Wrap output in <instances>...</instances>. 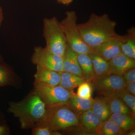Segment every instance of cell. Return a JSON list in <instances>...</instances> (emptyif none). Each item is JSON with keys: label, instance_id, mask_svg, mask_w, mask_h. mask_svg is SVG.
<instances>
[{"label": "cell", "instance_id": "6da1fadb", "mask_svg": "<svg viewBox=\"0 0 135 135\" xmlns=\"http://www.w3.org/2000/svg\"><path fill=\"white\" fill-rule=\"evenodd\" d=\"M116 25V21L110 19L107 14L93 13L86 22L77 24V27L83 41L92 49L119 36L115 31Z\"/></svg>", "mask_w": 135, "mask_h": 135}, {"label": "cell", "instance_id": "7a4b0ae2", "mask_svg": "<svg viewBox=\"0 0 135 135\" xmlns=\"http://www.w3.org/2000/svg\"><path fill=\"white\" fill-rule=\"evenodd\" d=\"M8 111L17 118L22 129L32 128L42 121L47 106L41 98L33 92L18 102H11Z\"/></svg>", "mask_w": 135, "mask_h": 135}, {"label": "cell", "instance_id": "3957f363", "mask_svg": "<svg viewBox=\"0 0 135 135\" xmlns=\"http://www.w3.org/2000/svg\"><path fill=\"white\" fill-rule=\"evenodd\" d=\"M79 122L75 112L67 104H64L47 107L45 117L38 126L43 125L48 127L52 131H58L77 126Z\"/></svg>", "mask_w": 135, "mask_h": 135}, {"label": "cell", "instance_id": "277c9868", "mask_svg": "<svg viewBox=\"0 0 135 135\" xmlns=\"http://www.w3.org/2000/svg\"><path fill=\"white\" fill-rule=\"evenodd\" d=\"M43 36L46 42L45 48L51 53L63 57L67 43L56 17L44 19Z\"/></svg>", "mask_w": 135, "mask_h": 135}, {"label": "cell", "instance_id": "5b68a950", "mask_svg": "<svg viewBox=\"0 0 135 135\" xmlns=\"http://www.w3.org/2000/svg\"><path fill=\"white\" fill-rule=\"evenodd\" d=\"M66 16L60 22L67 43L77 54L93 53L91 48L86 44L81 38L77 27V16L74 11H67Z\"/></svg>", "mask_w": 135, "mask_h": 135}, {"label": "cell", "instance_id": "8992f818", "mask_svg": "<svg viewBox=\"0 0 135 135\" xmlns=\"http://www.w3.org/2000/svg\"><path fill=\"white\" fill-rule=\"evenodd\" d=\"M33 92L46 104L47 107L67 104L74 94L60 85L52 86L34 82Z\"/></svg>", "mask_w": 135, "mask_h": 135}, {"label": "cell", "instance_id": "52a82bcc", "mask_svg": "<svg viewBox=\"0 0 135 135\" xmlns=\"http://www.w3.org/2000/svg\"><path fill=\"white\" fill-rule=\"evenodd\" d=\"M90 83L92 88L105 97L115 95L123 89L126 82L123 76L110 74L95 78Z\"/></svg>", "mask_w": 135, "mask_h": 135}, {"label": "cell", "instance_id": "ba28073f", "mask_svg": "<svg viewBox=\"0 0 135 135\" xmlns=\"http://www.w3.org/2000/svg\"><path fill=\"white\" fill-rule=\"evenodd\" d=\"M31 61L36 65L58 72L64 71L62 57L51 53L45 47H35Z\"/></svg>", "mask_w": 135, "mask_h": 135}, {"label": "cell", "instance_id": "9c48e42d", "mask_svg": "<svg viewBox=\"0 0 135 135\" xmlns=\"http://www.w3.org/2000/svg\"><path fill=\"white\" fill-rule=\"evenodd\" d=\"M121 35L115 38L107 41L92 49L93 53L109 61L114 57L121 53L120 40Z\"/></svg>", "mask_w": 135, "mask_h": 135}, {"label": "cell", "instance_id": "30bf717a", "mask_svg": "<svg viewBox=\"0 0 135 135\" xmlns=\"http://www.w3.org/2000/svg\"><path fill=\"white\" fill-rule=\"evenodd\" d=\"M110 74L122 76L126 71L135 67L134 59L120 53L109 61Z\"/></svg>", "mask_w": 135, "mask_h": 135}, {"label": "cell", "instance_id": "8fae6325", "mask_svg": "<svg viewBox=\"0 0 135 135\" xmlns=\"http://www.w3.org/2000/svg\"><path fill=\"white\" fill-rule=\"evenodd\" d=\"M34 82L52 86L59 85L61 79L60 72L39 65H36V71L34 75Z\"/></svg>", "mask_w": 135, "mask_h": 135}, {"label": "cell", "instance_id": "7c38bea8", "mask_svg": "<svg viewBox=\"0 0 135 135\" xmlns=\"http://www.w3.org/2000/svg\"><path fill=\"white\" fill-rule=\"evenodd\" d=\"M64 71L71 73L82 77V72L77 59V54L67 43L66 49L63 56Z\"/></svg>", "mask_w": 135, "mask_h": 135}, {"label": "cell", "instance_id": "4fadbf2b", "mask_svg": "<svg viewBox=\"0 0 135 135\" xmlns=\"http://www.w3.org/2000/svg\"><path fill=\"white\" fill-rule=\"evenodd\" d=\"M121 51L128 57L135 59V28L131 26L127 33L121 36L120 40Z\"/></svg>", "mask_w": 135, "mask_h": 135}, {"label": "cell", "instance_id": "5bb4252c", "mask_svg": "<svg viewBox=\"0 0 135 135\" xmlns=\"http://www.w3.org/2000/svg\"><path fill=\"white\" fill-rule=\"evenodd\" d=\"M92 60L95 78L110 74L109 61L94 53L89 54Z\"/></svg>", "mask_w": 135, "mask_h": 135}, {"label": "cell", "instance_id": "9a60e30c", "mask_svg": "<svg viewBox=\"0 0 135 135\" xmlns=\"http://www.w3.org/2000/svg\"><path fill=\"white\" fill-rule=\"evenodd\" d=\"M78 62L82 74V78L89 83L94 79V75L92 60L88 54H77Z\"/></svg>", "mask_w": 135, "mask_h": 135}, {"label": "cell", "instance_id": "2e32d148", "mask_svg": "<svg viewBox=\"0 0 135 135\" xmlns=\"http://www.w3.org/2000/svg\"><path fill=\"white\" fill-rule=\"evenodd\" d=\"M91 110L95 117L102 122L107 120L112 114L104 98L94 99Z\"/></svg>", "mask_w": 135, "mask_h": 135}, {"label": "cell", "instance_id": "e0dca14e", "mask_svg": "<svg viewBox=\"0 0 135 135\" xmlns=\"http://www.w3.org/2000/svg\"><path fill=\"white\" fill-rule=\"evenodd\" d=\"M108 104L111 113L130 114L131 111L123 101L114 95L104 97Z\"/></svg>", "mask_w": 135, "mask_h": 135}, {"label": "cell", "instance_id": "ac0fdd59", "mask_svg": "<svg viewBox=\"0 0 135 135\" xmlns=\"http://www.w3.org/2000/svg\"><path fill=\"white\" fill-rule=\"evenodd\" d=\"M94 99L92 98L84 99L74 94L71 97L67 105L75 113L82 114L91 109Z\"/></svg>", "mask_w": 135, "mask_h": 135}, {"label": "cell", "instance_id": "d6986e66", "mask_svg": "<svg viewBox=\"0 0 135 135\" xmlns=\"http://www.w3.org/2000/svg\"><path fill=\"white\" fill-rule=\"evenodd\" d=\"M60 74L61 79L59 85L70 91H73L82 83L86 81L82 77L71 73L62 71L60 72Z\"/></svg>", "mask_w": 135, "mask_h": 135}, {"label": "cell", "instance_id": "ffe728a7", "mask_svg": "<svg viewBox=\"0 0 135 135\" xmlns=\"http://www.w3.org/2000/svg\"><path fill=\"white\" fill-rule=\"evenodd\" d=\"M80 120L86 129L88 131H95L97 133L102 122L94 115L91 109L81 114Z\"/></svg>", "mask_w": 135, "mask_h": 135}, {"label": "cell", "instance_id": "44dd1931", "mask_svg": "<svg viewBox=\"0 0 135 135\" xmlns=\"http://www.w3.org/2000/svg\"><path fill=\"white\" fill-rule=\"evenodd\" d=\"M109 119L113 121L124 133L131 129L134 126V119L129 114L112 113Z\"/></svg>", "mask_w": 135, "mask_h": 135}, {"label": "cell", "instance_id": "7402d4cb", "mask_svg": "<svg viewBox=\"0 0 135 135\" xmlns=\"http://www.w3.org/2000/svg\"><path fill=\"white\" fill-rule=\"evenodd\" d=\"M18 76L8 68L0 64V87L12 86L16 87Z\"/></svg>", "mask_w": 135, "mask_h": 135}, {"label": "cell", "instance_id": "603a6c76", "mask_svg": "<svg viewBox=\"0 0 135 135\" xmlns=\"http://www.w3.org/2000/svg\"><path fill=\"white\" fill-rule=\"evenodd\" d=\"M97 133L104 135H119L124 133L113 121L109 119L102 122Z\"/></svg>", "mask_w": 135, "mask_h": 135}, {"label": "cell", "instance_id": "cb8c5ba5", "mask_svg": "<svg viewBox=\"0 0 135 135\" xmlns=\"http://www.w3.org/2000/svg\"><path fill=\"white\" fill-rule=\"evenodd\" d=\"M131 110L133 114L135 113V97L132 94L122 89L115 94Z\"/></svg>", "mask_w": 135, "mask_h": 135}, {"label": "cell", "instance_id": "d4e9b609", "mask_svg": "<svg viewBox=\"0 0 135 135\" xmlns=\"http://www.w3.org/2000/svg\"><path fill=\"white\" fill-rule=\"evenodd\" d=\"M78 87L77 96L84 99L92 98L93 88L90 83L84 81Z\"/></svg>", "mask_w": 135, "mask_h": 135}, {"label": "cell", "instance_id": "484cf974", "mask_svg": "<svg viewBox=\"0 0 135 135\" xmlns=\"http://www.w3.org/2000/svg\"><path fill=\"white\" fill-rule=\"evenodd\" d=\"M32 129V134L33 135H51L53 132L48 127L43 125H39Z\"/></svg>", "mask_w": 135, "mask_h": 135}, {"label": "cell", "instance_id": "4316f807", "mask_svg": "<svg viewBox=\"0 0 135 135\" xmlns=\"http://www.w3.org/2000/svg\"><path fill=\"white\" fill-rule=\"evenodd\" d=\"M122 76L126 83H135V68L128 70Z\"/></svg>", "mask_w": 135, "mask_h": 135}, {"label": "cell", "instance_id": "83f0119b", "mask_svg": "<svg viewBox=\"0 0 135 135\" xmlns=\"http://www.w3.org/2000/svg\"><path fill=\"white\" fill-rule=\"evenodd\" d=\"M123 89L126 92L135 95V83H126Z\"/></svg>", "mask_w": 135, "mask_h": 135}, {"label": "cell", "instance_id": "f1b7e54d", "mask_svg": "<svg viewBox=\"0 0 135 135\" xmlns=\"http://www.w3.org/2000/svg\"><path fill=\"white\" fill-rule=\"evenodd\" d=\"M8 132V128L5 126H0V135H7Z\"/></svg>", "mask_w": 135, "mask_h": 135}, {"label": "cell", "instance_id": "f546056e", "mask_svg": "<svg viewBox=\"0 0 135 135\" xmlns=\"http://www.w3.org/2000/svg\"><path fill=\"white\" fill-rule=\"evenodd\" d=\"M58 3L65 5H68L72 2L73 0H56Z\"/></svg>", "mask_w": 135, "mask_h": 135}, {"label": "cell", "instance_id": "4dcf8cb0", "mask_svg": "<svg viewBox=\"0 0 135 135\" xmlns=\"http://www.w3.org/2000/svg\"><path fill=\"white\" fill-rule=\"evenodd\" d=\"M4 19L3 17V11L2 8L0 6V27L1 26L3 21Z\"/></svg>", "mask_w": 135, "mask_h": 135}, {"label": "cell", "instance_id": "1f68e13d", "mask_svg": "<svg viewBox=\"0 0 135 135\" xmlns=\"http://www.w3.org/2000/svg\"><path fill=\"white\" fill-rule=\"evenodd\" d=\"M127 135H135V130H132L131 131H129V133H127Z\"/></svg>", "mask_w": 135, "mask_h": 135}, {"label": "cell", "instance_id": "d6a6232c", "mask_svg": "<svg viewBox=\"0 0 135 135\" xmlns=\"http://www.w3.org/2000/svg\"><path fill=\"white\" fill-rule=\"evenodd\" d=\"M0 59H1V56H0Z\"/></svg>", "mask_w": 135, "mask_h": 135}]
</instances>
